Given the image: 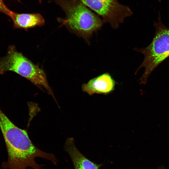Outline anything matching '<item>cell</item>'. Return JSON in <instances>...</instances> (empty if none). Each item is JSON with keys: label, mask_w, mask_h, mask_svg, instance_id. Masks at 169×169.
I'll use <instances>...</instances> for the list:
<instances>
[{"label": "cell", "mask_w": 169, "mask_h": 169, "mask_svg": "<svg viewBox=\"0 0 169 169\" xmlns=\"http://www.w3.org/2000/svg\"><path fill=\"white\" fill-rule=\"evenodd\" d=\"M55 1L66 15L64 18H58L59 22L90 45L93 34L102 27L103 20L79 0Z\"/></svg>", "instance_id": "cell-1"}, {"label": "cell", "mask_w": 169, "mask_h": 169, "mask_svg": "<svg viewBox=\"0 0 169 169\" xmlns=\"http://www.w3.org/2000/svg\"><path fill=\"white\" fill-rule=\"evenodd\" d=\"M158 14V21L153 22L156 32L151 42L146 47H136L134 49L144 56L142 62L135 73L136 74L141 68L145 69L144 73L139 79L141 84H146L151 73L169 57V28L162 22L159 12Z\"/></svg>", "instance_id": "cell-2"}, {"label": "cell", "mask_w": 169, "mask_h": 169, "mask_svg": "<svg viewBox=\"0 0 169 169\" xmlns=\"http://www.w3.org/2000/svg\"><path fill=\"white\" fill-rule=\"evenodd\" d=\"M14 72L37 86L44 87L54 98L44 70L18 51L14 45H9L6 55L0 58V74Z\"/></svg>", "instance_id": "cell-3"}, {"label": "cell", "mask_w": 169, "mask_h": 169, "mask_svg": "<svg viewBox=\"0 0 169 169\" xmlns=\"http://www.w3.org/2000/svg\"><path fill=\"white\" fill-rule=\"evenodd\" d=\"M79 0L114 29L118 28L126 18L133 14L129 7L121 4L117 0Z\"/></svg>", "instance_id": "cell-4"}, {"label": "cell", "mask_w": 169, "mask_h": 169, "mask_svg": "<svg viewBox=\"0 0 169 169\" xmlns=\"http://www.w3.org/2000/svg\"><path fill=\"white\" fill-rule=\"evenodd\" d=\"M115 81L110 74L105 73L90 79L82 86V90L90 95H107L115 89Z\"/></svg>", "instance_id": "cell-5"}, {"label": "cell", "mask_w": 169, "mask_h": 169, "mask_svg": "<svg viewBox=\"0 0 169 169\" xmlns=\"http://www.w3.org/2000/svg\"><path fill=\"white\" fill-rule=\"evenodd\" d=\"M64 149L72 161L74 169H100L102 164L92 161L78 150L73 138H68L64 145Z\"/></svg>", "instance_id": "cell-6"}, {"label": "cell", "mask_w": 169, "mask_h": 169, "mask_svg": "<svg viewBox=\"0 0 169 169\" xmlns=\"http://www.w3.org/2000/svg\"><path fill=\"white\" fill-rule=\"evenodd\" d=\"M8 16L13 22L14 29L27 30L37 26H42L45 23L44 17L39 13H18L11 10Z\"/></svg>", "instance_id": "cell-7"}, {"label": "cell", "mask_w": 169, "mask_h": 169, "mask_svg": "<svg viewBox=\"0 0 169 169\" xmlns=\"http://www.w3.org/2000/svg\"><path fill=\"white\" fill-rule=\"evenodd\" d=\"M10 10L5 5L3 0H0V12L8 16L10 12Z\"/></svg>", "instance_id": "cell-8"}, {"label": "cell", "mask_w": 169, "mask_h": 169, "mask_svg": "<svg viewBox=\"0 0 169 169\" xmlns=\"http://www.w3.org/2000/svg\"><path fill=\"white\" fill-rule=\"evenodd\" d=\"M42 0H39V2L40 3H41V2H42Z\"/></svg>", "instance_id": "cell-9"}, {"label": "cell", "mask_w": 169, "mask_h": 169, "mask_svg": "<svg viewBox=\"0 0 169 169\" xmlns=\"http://www.w3.org/2000/svg\"><path fill=\"white\" fill-rule=\"evenodd\" d=\"M163 169L161 168V169Z\"/></svg>", "instance_id": "cell-10"}]
</instances>
